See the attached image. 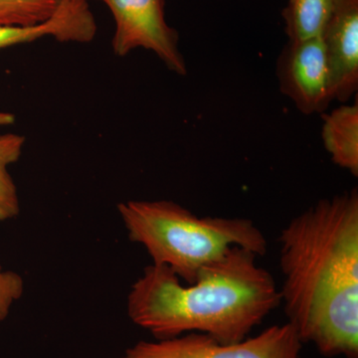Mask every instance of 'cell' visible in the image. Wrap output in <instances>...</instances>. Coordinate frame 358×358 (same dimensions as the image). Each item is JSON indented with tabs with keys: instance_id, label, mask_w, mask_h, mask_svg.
Returning <instances> with one entry per match:
<instances>
[{
	"instance_id": "7a4b0ae2",
	"label": "cell",
	"mask_w": 358,
	"mask_h": 358,
	"mask_svg": "<svg viewBox=\"0 0 358 358\" xmlns=\"http://www.w3.org/2000/svg\"><path fill=\"white\" fill-rule=\"evenodd\" d=\"M257 257L231 247L186 286L169 268L152 264L131 286L129 317L157 341L190 333L222 343L244 341L281 305L274 278Z\"/></svg>"
},
{
	"instance_id": "9a60e30c",
	"label": "cell",
	"mask_w": 358,
	"mask_h": 358,
	"mask_svg": "<svg viewBox=\"0 0 358 358\" xmlns=\"http://www.w3.org/2000/svg\"><path fill=\"white\" fill-rule=\"evenodd\" d=\"M85 1H89V0H85Z\"/></svg>"
},
{
	"instance_id": "52a82bcc",
	"label": "cell",
	"mask_w": 358,
	"mask_h": 358,
	"mask_svg": "<svg viewBox=\"0 0 358 358\" xmlns=\"http://www.w3.org/2000/svg\"><path fill=\"white\" fill-rule=\"evenodd\" d=\"M322 39L334 100L348 102L358 88V0H336Z\"/></svg>"
},
{
	"instance_id": "8fae6325",
	"label": "cell",
	"mask_w": 358,
	"mask_h": 358,
	"mask_svg": "<svg viewBox=\"0 0 358 358\" xmlns=\"http://www.w3.org/2000/svg\"><path fill=\"white\" fill-rule=\"evenodd\" d=\"M24 143L25 138L21 134H0V222L20 215L17 187L8 167L20 160Z\"/></svg>"
},
{
	"instance_id": "5bb4252c",
	"label": "cell",
	"mask_w": 358,
	"mask_h": 358,
	"mask_svg": "<svg viewBox=\"0 0 358 358\" xmlns=\"http://www.w3.org/2000/svg\"><path fill=\"white\" fill-rule=\"evenodd\" d=\"M15 122V115L11 113L0 112V126H9Z\"/></svg>"
},
{
	"instance_id": "7c38bea8",
	"label": "cell",
	"mask_w": 358,
	"mask_h": 358,
	"mask_svg": "<svg viewBox=\"0 0 358 358\" xmlns=\"http://www.w3.org/2000/svg\"><path fill=\"white\" fill-rule=\"evenodd\" d=\"M62 0H0V26L39 24L50 20Z\"/></svg>"
},
{
	"instance_id": "5b68a950",
	"label": "cell",
	"mask_w": 358,
	"mask_h": 358,
	"mask_svg": "<svg viewBox=\"0 0 358 358\" xmlns=\"http://www.w3.org/2000/svg\"><path fill=\"white\" fill-rule=\"evenodd\" d=\"M114 17L113 50L124 57L134 49L154 52L178 75H186L187 67L179 50V35L167 24L164 0H100Z\"/></svg>"
},
{
	"instance_id": "6da1fadb",
	"label": "cell",
	"mask_w": 358,
	"mask_h": 358,
	"mask_svg": "<svg viewBox=\"0 0 358 358\" xmlns=\"http://www.w3.org/2000/svg\"><path fill=\"white\" fill-rule=\"evenodd\" d=\"M279 289L301 343L327 357L358 358V192L320 199L279 237Z\"/></svg>"
},
{
	"instance_id": "ba28073f",
	"label": "cell",
	"mask_w": 358,
	"mask_h": 358,
	"mask_svg": "<svg viewBox=\"0 0 358 358\" xmlns=\"http://www.w3.org/2000/svg\"><path fill=\"white\" fill-rule=\"evenodd\" d=\"M96 23L88 3L62 0L56 13L39 24L0 26V49L30 43L44 37L59 42L88 43L96 36Z\"/></svg>"
},
{
	"instance_id": "9c48e42d",
	"label": "cell",
	"mask_w": 358,
	"mask_h": 358,
	"mask_svg": "<svg viewBox=\"0 0 358 358\" xmlns=\"http://www.w3.org/2000/svg\"><path fill=\"white\" fill-rule=\"evenodd\" d=\"M322 138L331 160L358 176V103L343 105L324 115Z\"/></svg>"
},
{
	"instance_id": "277c9868",
	"label": "cell",
	"mask_w": 358,
	"mask_h": 358,
	"mask_svg": "<svg viewBox=\"0 0 358 358\" xmlns=\"http://www.w3.org/2000/svg\"><path fill=\"white\" fill-rule=\"evenodd\" d=\"M303 343L289 322L258 336L222 343L199 333L155 341H138L122 358H300Z\"/></svg>"
},
{
	"instance_id": "8992f818",
	"label": "cell",
	"mask_w": 358,
	"mask_h": 358,
	"mask_svg": "<svg viewBox=\"0 0 358 358\" xmlns=\"http://www.w3.org/2000/svg\"><path fill=\"white\" fill-rule=\"evenodd\" d=\"M280 90L305 115L324 113L334 100L322 37L288 41L277 62Z\"/></svg>"
},
{
	"instance_id": "4fadbf2b",
	"label": "cell",
	"mask_w": 358,
	"mask_h": 358,
	"mask_svg": "<svg viewBox=\"0 0 358 358\" xmlns=\"http://www.w3.org/2000/svg\"><path fill=\"white\" fill-rule=\"evenodd\" d=\"M24 292V281L18 273L0 268V322H4L11 308Z\"/></svg>"
},
{
	"instance_id": "3957f363",
	"label": "cell",
	"mask_w": 358,
	"mask_h": 358,
	"mask_svg": "<svg viewBox=\"0 0 358 358\" xmlns=\"http://www.w3.org/2000/svg\"><path fill=\"white\" fill-rule=\"evenodd\" d=\"M117 211L129 240L147 250L152 265L169 268L187 284L231 247L257 256L268 250L265 235L249 219L199 217L169 200H129Z\"/></svg>"
},
{
	"instance_id": "30bf717a",
	"label": "cell",
	"mask_w": 358,
	"mask_h": 358,
	"mask_svg": "<svg viewBox=\"0 0 358 358\" xmlns=\"http://www.w3.org/2000/svg\"><path fill=\"white\" fill-rule=\"evenodd\" d=\"M336 0H289L282 9L289 41L319 38L334 13Z\"/></svg>"
}]
</instances>
